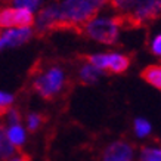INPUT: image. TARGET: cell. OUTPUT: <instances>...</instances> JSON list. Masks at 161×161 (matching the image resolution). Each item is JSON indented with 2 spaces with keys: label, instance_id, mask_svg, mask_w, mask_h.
Listing matches in <instances>:
<instances>
[{
  "label": "cell",
  "instance_id": "6da1fadb",
  "mask_svg": "<svg viewBox=\"0 0 161 161\" xmlns=\"http://www.w3.org/2000/svg\"><path fill=\"white\" fill-rule=\"evenodd\" d=\"M98 8L90 0H64L61 3L62 25L61 30H73L84 33L86 25L96 19Z\"/></svg>",
  "mask_w": 161,
  "mask_h": 161
},
{
  "label": "cell",
  "instance_id": "7a4b0ae2",
  "mask_svg": "<svg viewBox=\"0 0 161 161\" xmlns=\"http://www.w3.org/2000/svg\"><path fill=\"white\" fill-rule=\"evenodd\" d=\"M118 30L120 27L115 22V18H96L86 25L84 33L99 43L114 44L118 37Z\"/></svg>",
  "mask_w": 161,
  "mask_h": 161
},
{
  "label": "cell",
  "instance_id": "3957f363",
  "mask_svg": "<svg viewBox=\"0 0 161 161\" xmlns=\"http://www.w3.org/2000/svg\"><path fill=\"white\" fill-rule=\"evenodd\" d=\"M64 78L65 77H64L62 69L58 68V67H52L46 73L40 74L34 80L33 86H34L36 92L39 93L42 98L52 99L62 89Z\"/></svg>",
  "mask_w": 161,
  "mask_h": 161
},
{
  "label": "cell",
  "instance_id": "277c9868",
  "mask_svg": "<svg viewBox=\"0 0 161 161\" xmlns=\"http://www.w3.org/2000/svg\"><path fill=\"white\" fill-rule=\"evenodd\" d=\"M87 62L98 69H107L111 73H123L129 68L130 59L126 55L120 53H98L90 55L87 58Z\"/></svg>",
  "mask_w": 161,
  "mask_h": 161
},
{
  "label": "cell",
  "instance_id": "5b68a950",
  "mask_svg": "<svg viewBox=\"0 0 161 161\" xmlns=\"http://www.w3.org/2000/svg\"><path fill=\"white\" fill-rule=\"evenodd\" d=\"M62 25V14H61V3L46 6L40 10L37 16V31L49 33V31H59Z\"/></svg>",
  "mask_w": 161,
  "mask_h": 161
},
{
  "label": "cell",
  "instance_id": "8992f818",
  "mask_svg": "<svg viewBox=\"0 0 161 161\" xmlns=\"http://www.w3.org/2000/svg\"><path fill=\"white\" fill-rule=\"evenodd\" d=\"M132 14L135 15L139 25L157 19L161 16V0H136Z\"/></svg>",
  "mask_w": 161,
  "mask_h": 161
},
{
  "label": "cell",
  "instance_id": "52a82bcc",
  "mask_svg": "<svg viewBox=\"0 0 161 161\" xmlns=\"http://www.w3.org/2000/svg\"><path fill=\"white\" fill-rule=\"evenodd\" d=\"M135 149L124 141L111 142L102 152V161H133Z\"/></svg>",
  "mask_w": 161,
  "mask_h": 161
},
{
  "label": "cell",
  "instance_id": "ba28073f",
  "mask_svg": "<svg viewBox=\"0 0 161 161\" xmlns=\"http://www.w3.org/2000/svg\"><path fill=\"white\" fill-rule=\"evenodd\" d=\"M33 31L30 28H10L5 30L3 34L0 37V46L5 49V47H15V46H19L24 42L31 37Z\"/></svg>",
  "mask_w": 161,
  "mask_h": 161
},
{
  "label": "cell",
  "instance_id": "9c48e42d",
  "mask_svg": "<svg viewBox=\"0 0 161 161\" xmlns=\"http://www.w3.org/2000/svg\"><path fill=\"white\" fill-rule=\"evenodd\" d=\"M5 135L15 148H21L27 141V130L21 124L8 126L5 129Z\"/></svg>",
  "mask_w": 161,
  "mask_h": 161
},
{
  "label": "cell",
  "instance_id": "30bf717a",
  "mask_svg": "<svg viewBox=\"0 0 161 161\" xmlns=\"http://www.w3.org/2000/svg\"><path fill=\"white\" fill-rule=\"evenodd\" d=\"M141 77L147 81V83L152 84L154 87L161 90V67L160 65H149L141 73Z\"/></svg>",
  "mask_w": 161,
  "mask_h": 161
},
{
  "label": "cell",
  "instance_id": "8fae6325",
  "mask_svg": "<svg viewBox=\"0 0 161 161\" xmlns=\"http://www.w3.org/2000/svg\"><path fill=\"white\" fill-rule=\"evenodd\" d=\"M34 24V16L31 10L15 8V28H30Z\"/></svg>",
  "mask_w": 161,
  "mask_h": 161
},
{
  "label": "cell",
  "instance_id": "7c38bea8",
  "mask_svg": "<svg viewBox=\"0 0 161 161\" xmlns=\"http://www.w3.org/2000/svg\"><path fill=\"white\" fill-rule=\"evenodd\" d=\"M16 155V148L9 142V139L5 135V129H2L0 133V157L3 161H8Z\"/></svg>",
  "mask_w": 161,
  "mask_h": 161
},
{
  "label": "cell",
  "instance_id": "4fadbf2b",
  "mask_svg": "<svg viewBox=\"0 0 161 161\" xmlns=\"http://www.w3.org/2000/svg\"><path fill=\"white\" fill-rule=\"evenodd\" d=\"M99 73H101V69H98L96 67L87 64V65H84L83 68L80 69V78H81L83 83H89V84L95 83L99 77Z\"/></svg>",
  "mask_w": 161,
  "mask_h": 161
},
{
  "label": "cell",
  "instance_id": "5bb4252c",
  "mask_svg": "<svg viewBox=\"0 0 161 161\" xmlns=\"http://www.w3.org/2000/svg\"><path fill=\"white\" fill-rule=\"evenodd\" d=\"M141 161H161V145L142 148Z\"/></svg>",
  "mask_w": 161,
  "mask_h": 161
},
{
  "label": "cell",
  "instance_id": "9a60e30c",
  "mask_svg": "<svg viewBox=\"0 0 161 161\" xmlns=\"http://www.w3.org/2000/svg\"><path fill=\"white\" fill-rule=\"evenodd\" d=\"M133 130H135V135L137 137H147L149 136V133H151L152 127H151V123L145 120V118H136L135 123H133Z\"/></svg>",
  "mask_w": 161,
  "mask_h": 161
},
{
  "label": "cell",
  "instance_id": "2e32d148",
  "mask_svg": "<svg viewBox=\"0 0 161 161\" xmlns=\"http://www.w3.org/2000/svg\"><path fill=\"white\" fill-rule=\"evenodd\" d=\"M0 25L6 30L15 28V8H6L0 14Z\"/></svg>",
  "mask_w": 161,
  "mask_h": 161
},
{
  "label": "cell",
  "instance_id": "e0dca14e",
  "mask_svg": "<svg viewBox=\"0 0 161 161\" xmlns=\"http://www.w3.org/2000/svg\"><path fill=\"white\" fill-rule=\"evenodd\" d=\"M16 9H27V10H34L39 8L40 0H8Z\"/></svg>",
  "mask_w": 161,
  "mask_h": 161
},
{
  "label": "cell",
  "instance_id": "ac0fdd59",
  "mask_svg": "<svg viewBox=\"0 0 161 161\" xmlns=\"http://www.w3.org/2000/svg\"><path fill=\"white\" fill-rule=\"evenodd\" d=\"M40 124H42V115L40 114L33 112V114H30L27 117V129L30 132H36L40 127Z\"/></svg>",
  "mask_w": 161,
  "mask_h": 161
},
{
  "label": "cell",
  "instance_id": "d6986e66",
  "mask_svg": "<svg viewBox=\"0 0 161 161\" xmlns=\"http://www.w3.org/2000/svg\"><path fill=\"white\" fill-rule=\"evenodd\" d=\"M135 2H136V0H109V5H111L114 9L129 10V9H133Z\"/></svg>",
  "mask_w": 161,
  "mask_h": 161
},
{
  "label": "cell",
  "instance_id": "ffe728a7",
  "mask_svg": "<svg viewBox=\"0 0 161 161\" xmlns=\"http://www.w3.org/2000/svg\"><path fill=\"white\" fill-rule=\"evenodd\" d=\"M14 103V96L9 95V93L6 92H2L0 93V107H2V112L6 114V112L9 111V107Z\"/></svg>",
  "mask_w": 161,
  "mask_h": 161
},
{
  "label": "cell",
  "instance_id": "44dd1931",
  "mask_svg": "<svg viewBox=\"0 0 161 161\" xmlns=\"http://www.w3.org/2000/svg\"><path fill=\"white\" fill-rule=\"evenodd\" d=\"M6 120H8V126H14V124H21V115L16 109H9V111L5 114Z\"/></svg>",
  "mask_w": 161,
  "mask_h": 161
},
{
  "label": "cell",
  "instance_id": "7402d4cb",
  "mask_svg": "<svg viewBox=\"0 0 161 161\" xmlns=\"http://www.w3.org/2000/svg\"><path fill=\"white\" fill-rule=\"evenodd\" d=\"M151 49L152 52L158 56H161V34H158L155 39L152 40V44H151Z\"/></svg>",
  "mask_w": 161,
  "mask_h": 161
},
{
  "label": "cell",
  "instance_id": "603a6c76",
  "mask_svg": "<svg viewBox=\"0 0 161 161\" xmlns=\"http://www.w3.org/2000/svg\"><path fill=\"white\" fill-rule=\"evenodd\" d=\"M90 2H92L93 5L98 8V9H101V8H103L107 3H109V0H90Z\"/></svg>",
  "mask_w": 161,
  "mask_h": 161
},
{
  "label": "cell",
  "instance_id": "cb8c5ba5",
  "mask_svg": "<svg viewBox=\"0 0 161 161\" xmlns=\"http://www.w3.org/2000/svg\"><path fill=\"white\" fill-rule=\"evenodd\" d=\"M8 161H27V158H25L24 155H19V154H16L14 158H10V160H8Z\"/></svg>",
  "mask_w": 161,
  "mask_h": 161
}]
</instances>
